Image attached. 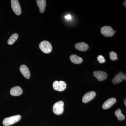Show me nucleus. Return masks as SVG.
<instances>
[{
	"label": "nucleus",
	"mask_w": 126,
	"mask_h": 126,
	"mask_svg": "<svg viewBox=\"0 0 126 126\" xmlns=\"http://www.w3.org/2000/svg\"><path fill=\"white\" fill-rule=\"evenodd\" d=\"M70 61L73 63L76 64L81 63L83 62V59L76 55H72L70 56Z\"/></svg>",
	"instance_id": "15"
},
{
	"label": "nucleus",
	"mask_w": 126,
	"mask_h": 126,
	"mask_svg": "<svg viewBox=\"0 0 126 126\" xmlns=\"http://www.w3.org/2000/svg\"><path fill=\"white\" fill-rule=\"evenodd\" d=\"M93 75L98 81H101L106 79L108 75L106 72L102 71H95L94 72Z\"/></svg>",
	"instance_id": "8"
},
{
	"label": "nucleus",
	"mask_w": 126,
	"mask_h": 126,
	"mask_svg": "<svg viewBox=\"0 0 126 126\" xmlns=\"http://www.w3.org/2000/svg\"><path fill=\"white\" fill-rule=\"evenodd\" d=\"M75 48L79 51L84 52L88 49L89 46L87 44L84 43H79L75 44Z\"/></svg>",
	"instance_id": "13"
},
{
	"label": "nucleus",
	"mask_w": 126,
	"mask_h": 126,
	"mask_svg": "<svg viewBox=\"0 0 126 126\" xmlns=\"http://www.w3.org/2000/svg\"><path fill=\"white\" fill-rule=\"evenodd\" d=\"M23 90L19 86H16L12 88L10 91V93L12 96H19L23 93Z\"/></svg>",
	"instance_id": "12"
},
{
	"label": "nucleus",
	"mask_w": 126,
	"mask_h": 126,
	"mask_svg": "<svg viewBox=\"0 0 126 126\" xmlns=\"http://www.w3.org/2000/svg\"><path fill=\"white\" fill-rule=\"evenodd\" d=\"M64 103L62 101H59L55 103L53 106V110L54 113L55 115H61L63 112Z\"/></svg>",
	"instance_id": "2"
},
{
	"label": "nucleus",
	"mask_w": 126,
	"mask_h": 126,
	"mask_svg": "<svg viewBox=\"0 0 126 126\" xmlns=\"http://www.w3.org/2000/svg\"><path fill=\"white\" fill-rule=\"evenodd\" d=\"M126 0L124 1V2H123V5H124V7H126Z\"/></svg>",
	"instance_id": "21"
},
{
	"label": "nucleus",
	"mask_w": 126,
	"mask_h": 126,
	"mask_svg": "<svg viewBox=\"0 0 126 126\" xmlns=\"http://www.w3.org/2000/svg\"><path fill=\"white\" fill-rule=\"evenodd\" d=\"M115 115L119 121H123L125 119V116L122 113L121 110L118 109L115 112Z\"/></svg>",
	"instance_id": "17"
},
{
	"label": "nucleus",
	"mask_w": 126,
	"mask_h": 126,
	"mask_svg": "<svg viewBox=\"0 0 126 126\" xmlns=\"http://www.w3.org/2000/svg\"><path fill=\"white\" fill-rule=\"evenodd\" d=\"M65 18L67 19L70 20L72 19V16L70 15H68L65 16Z\"/></svg>",
	"instance_id": "20"
},
{
	"label": "nucleus",
	"mask_w": 126,
	"mask_h": 126,
	"mask_svg": "<svg viewBox=\"0 0 126 126\" xmlns=\"http://www.w3.org/2000/svg\"><path fill=\"white\" fill-rule=\"evenodd\" d=\"M21 118V116L20 115H15L10 117L5 118L3 120L2 123L5 126H11L19 121Z\"/></svg>",
	"instance_id": "1"
},
{
	"label": "nucleus",
	"mask_w": 126,
	"mask_h": 126,
	"mask_svg": "<svg viewBox=\"0 0 126 126\" xmlns=\"http://www.w3.org/2000/svg\"><path fill=\"white\" fill-rule=\"evenodd\" d=\"M12 9L17 16L20 15L21 13V10L19 1L17 0H12L11 1Z\"/></svg>",
	"instance_id": "6"
},
{
	"label": "nucleus",
	"mask_w": 126,
	"mask_h": 126,
	"mask_svg": "<svg viewBox=\"0 0 126 126\" xmlns=\"http://www.w3.org/2000/svg\"><path fill=\"white\" fill-rule=\"evenodd\" d=\"M39 47L44 53L48 54L52 52V47L51 44L47 41H43L40 44Z\"/></svg>",
	"instance_id": "3"
},
{
	"label": "nucleus",
	"mask_w": 126,
	"mask_h": 126,
	"mask_svg": "<svg viewBox=\"0 0 126 126\" xmlns=\"http://www.w3.org/2000/svg\"><path fill=\"white\" fill-rule=\"evenodd\" d=\"M97 59L99 63H105L106 62V60L102 55H99L97 57Z\"/></svg>",
	"instance_id": "19"
},
{
	"label": "nucleus",
	"mask_w": 126,
	"mask_h": 126,
	"mask_svg": "<svg viewBox=\"0 0 126 126\" xmlns=\"http://www.w3.org/2000/svg\"><path fill=\"white\" fill-rule=\"evenodd\" d=\"M101 32L102 34L106 37H111L115 33L113 30L109 26H104L102 27Z\"/></svg>",
	"instance_id": "5"
},
{
	"label": "nucleus",
	"mask_w": 126,
	"mask_h": 126,
	"mask_svg": "<svg viewBox=\"0 0 126 126\" xmlns=\"http://www.w3.org/2000/svg\"><path fill=\"white\" fill-rule=\"evenodd\" d=\"M96 93L94 91H91L87 93L84 94L83 97L82 101L84 103H87L88 102L90 101L95 97Z\"/></svg>",
	"instance_id": "9"
},
{
	"label": "nucleus",
	"mask_w": 126,
	"mask_h": 126,
	"mask_svg": "<svg viewBox=\"0 0 126 126\" xmlns=\"http://www.w3.org/2000/svg\"><path fill=\"white\" fill-rule=\"evenodd\" d=\"M110 58L112 61H115L117 59V55L114 52H111L109 53Z\"/></svg>",
	"instance_id": "18"
},
{
	"label": "nucleus",
	"mask_w": 126,
	"mask_h": 126,
	"mask_svg": "<svg viewBox=\"0 0 126 126\" xmlns=\"http://www.w3.org/2000/svg\"><path fill=\"white\" fill-rule=\"evenodd\" d=\"M116 102V99L115 98L112 97L109 98L104 102L102 106L104 109H107L112 107Z\"/></svg>",
	"instance_id": "11"
},
{
	"label": "nucleus",
	"mask_w": 126,
	"mask_h": 126,
	"mask_svg": "<svg viewBox=\"0 0 126 126\" xmlns=\"http://www.w3.org/2000/svg\"><path fill=\"white\" fill-rule=\"evenodd\" d=\"M37 5L39 9V11L41 14H43L45 11L46 6V0H37L36 1Z\"/></svg>",
	"instance_id": "14"
},
{
	"label": "nucleus",
	"mask_w": 126,
	"mask_h": 126,
	"mask_svg": "<svg viewBox=\"0 0 126 126\" xmlns=\"http://www.w3.org/2000/svg\"><path fill=\"white\" fill-rule=\"evenodd\" d=\"M126 99H124V105H125V106H126Z\"/></svg>",
	"instance_id": "22"
},
{
	"label": "nucleus",
	"mask_w": 126,
	"mask_h": 126,
	"mask_svg": "<svg viewBox=\"0 0 126 126\" xmlns=\"http://www.w3.org/2000/svg\"><path fill=\"white\" fill-rule=\"evenodd\" d=\"M66 84L63 81H55L53 84L54 89L58 92H62L65 90L66 88Z\"/></svg>",
	"instance_id": "4"
},
{
	"label": "nucleus",
	"mask_w": 126,
	"mask_h": 126,
	"mask_svg": "<svg viewBox=\"0 0 126 126\" xmlns=\"http://www.w3.org/2000/svg\"><path fill=\"white\" fill-rule=\"evenodd\" d=\"M20 71L23 76L27 79L30 78L31 77L30 72L29 68L25 65H21L20 67Z\"/></svg>",
	"instance_id": "10"
},
{
	"label": "nucleus",
	"mask_w": 126,
	"mask_h": 126,
	"mask_svg": "<svg viewBox=\"0 0 126 126\" xmlns=\"http://www.w3.org/2000/svg\"><path fill=\"white\" fill-rule=\"evenodd\" d=\"M126 75L122 72H119V73L116 74L112 79V82L113 84H117L121 82L123 79L126 81Z\"/></svg>",
	"instance_id": "7"
},
{
	"label": "nucleus",
	"mask_w": 126,
	"mask_h": 126,
	"mask_svg": "<svg viewBox=\"0 0 126 126\" xmlns=\"http://www.w3.org/2000/svg\"><path fill=\"white\" fill-rule=\"evenodd\" d=\"M18 38V35L17 33H14L9 38L7 43L9 45L13 44L17 40Z\"/></svg>",
	"instance_id": "16"
}]
</instances>
